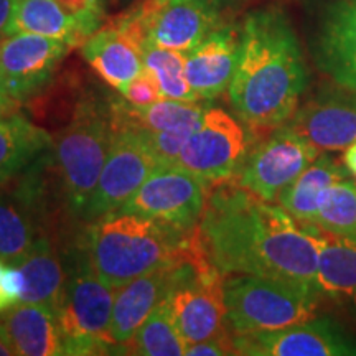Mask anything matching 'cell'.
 <instances>
[{
  "label": "cell",
  "instance_id": "cell-8",
  "mask_svg": "<svg viewBox=\"0 0 356 356\" xmlns=\"http://www.w3.org/2000/svg\"><path fill=\"white\" fill-rule=\"evenodd\" d=\"M210 185L177 165H162L115 213H134L193 233L202 220Z\"/></svg>",
  "mask_w": 356,
  "mask_h": 356
},
{
  "label": "cell",
  "instance_id": "cell-15",
  "mask_svg": "<svg viewBox=\"0 0 356 356\" xmlns=\"http://www.w3.org/2000/svg\"><path fill=\"white\" fill-rule=\"evenodd\" d=\"M241 32L218 26L197 48L185 53V73L200 99H215L228 91L236 73Z\"/></svg>",
  "mask_w": 356,
  "mask_h": 356
},
{
  "label": "cell",
  "instance_id": "cell-10",
  "mask_svg": "<svg viewBox=\"0 0 356 356\" xmlns=\"http://www.w3.org/2000/svg\"><path fill=\"white\" fill-rule=\"evenodd\" d=\"M320 154L310 142L284 124L244 159L236 181L259 198L274 203Z\"/></svg>",
  "mask_w": 356,
  "mask_h": 356
},
{
  "label": "cell",
  "instance_id": "cell-3",
  "mask_svg": "<svg viewBox=\"0 0 356 356\" xmlns=\"http://www.w3.org/2000/svg\"><path fill=\"white\" fill-rule=\"evenodd\" d=\"M193 233L134 213H113L88 228L84 257L113 289L172 266L188 252Z\"/></svg>",
  "mask_w": 356,
  "mask_h": 356
},
{
  "label": "cell",
  "instance_id": "cell-31",
  "mask_svg": "<svg viewBox=\"0 0 356 356\" xmlns=\"http://www.w3.org/2000/svg\"><path fill=\"white\" fill-rule=\"evenodd\" d=\"M56 2L76 22L84 43L101 29L102 15H104L101 0H56Z\"/></svg>",
  "mask_w": 356,
  "mask_h": 356
},
{
  "label": "cell",
  "instance_id": "cell-39",
  "mask_svg": "<svg viewBox=\"0 0 356 356\" xmlns=\"http://www.w3.org/2000/svg\"><path fill=\"white\" fill-rule=\"evenodd\" d=\"M159 2H162V3H170V2H178V0H159Z\"/></svg>",
  "mask_w": 356,
  "mask_h": 356
},
{
  "label": "cell",
  "instance_id": "cell-34",
  "mask_svg": "<svg viewBox=\"0 0 356 356\" xmlns=\"http://www.w3.org/2000/svg\"><path fill=\"white\" fill-rule=\"evenodd\" d=\"M17 6H19V0H0V38L7 37L10 32Z\"/></svg>",
  "mask_w": 356,
  "mask_h": 356
},
{
  "label": "cell",
  "instance_id": "cell-20",
  "mask_svg": "<svg viewBox=\"0 0 356 356\" xmlns=\"http://www.w3.org/2000/svg\"><path fill=\"white\" fill-rule=\"evenodd\" d=\"M348 175L350 173L345 165H340L327 152L320 154L279 195L277 204L302 229H309L310 226H314L320 204L328 188H332L337 181L348 178Z\"/></svg>",
  "mask_w": 356,
  "mask_h": 356
},
{
  "label": "cell",
  "instance_id": "cell-25",
  "mask_svg": "<svg viewBox=\"0 0 356 356\" xmlns=\"http://www.w3.org/2000/svg\"><path fill=\"white\" fill-rule=\"evenodd\" d=\"M126 101V99H124ZM207 108L200 101L160 99L149 106H132L131 102H114L111 108L114 131H167V129L202 122Z\"/></svg>",
  "mask_w": 356,
  "mask_h": 356
},
{
  "label": "cell",
  "instance_id": "cell-26",
  "mask_svg": "<svg viewBox=\"0 0 356 356\" xmlns=\"http://www.w3.org/2000/svg\"><path fill=\"white\" fill-rule=\"evenodd\" d=\"M22 32L63 40L70 48L84 44L76 22L56 0H19L8 35Z\"/></svg>",
  "mask_w": 356,
  "mask_h": 356
},
{
  "label": "cell",
  "instance_id": "cell-27",
  "mask_svg": "<svg viewBox=\"0 0 356 356\" xmlns=\"http://www.w3.org/2000/svg\"><path fill=\"white\" fill-rule=\"evenodd\" d=\"M186 341L178 330L167 297L150 312L132 338L119 346L127 355L181 356L186 355Z\"/></svg>",
  "mask_w": 356,
  "mask_h": 356
},
{
  "label": "cell",
  "instance_id": "cell-1",
  "mask_svg": "<svg viewBox=\"0 0 356 356\" xmlns=\"http://www.w3.org/2000/svg\"><path fill=\"white\" fill-rule=\"evenodd\" d=\"M195 239L225 277L251 274L317 287V248L312 234L279 204L238 181L210 185Z\"/></svg>",
  "mask_w": 356,
  "mask_h": 356
},
{
  "label": "cell",
  "instance_id": "cell-37",
  "mask_svg": "<svg viewBox=\"0 0 356 356\" xmlns=\"http://www.w3.org/2000/svg\"><path fill=\"white\" fill-rule=\"evenodd\" d=\"M343 165L350 175L356 178V142L343 150Z\"/></svg>",
  "mask_w": 356,
  "mask_h": 356
},
{
  "label": "cell",
  "instance_id": "cell-24",
  "mask_svg": "<svg viewBox=\"0 0 356 356\" xmlns=\"http://www.w3.org/2000/svg\"><path fill=\"white\" fill-rule=\"evenodd\" d=\"M51 147L50 134L25 118H0V181L29 170Z\"/></svg>",
  "mask_w": 356,
  "mask_h": 356
},
{
  "label": "cell",
  "instance_id": "cell-13",
  "mask_svg": "<svg viewBox=\"0 0 356 356\" xmlns=\"http://www.w3.org/2000/svg\"><path fill=\"white\" fill-rule=\"evenodd\" d=\"M323 92L299 109L286 122L320 152H343L356 142V95Z\"/></svg>",
  "mask_w": 356,
  "mask_h": 356
},
{
  "label": "cell",
  "instance_id": "cell-11",
  "mask_svg": "<svg viewBox=\"0 0 356 356\" xmlns=\"http://www.w3.org/2000/svg\"><path fill=\"white\" fill-rule=\"evenodd\" d=\"M236 355L356 356V338L328 317L249 333H233Z\"/></svg>",
  "mask_w": 356,
  "mask_h": 356
},
{
  "label": "cell",
  "instance_id": "cell-12",
  "mask_svg": "<svg viewBox=\"0 0 356 356\" xmlns=\"http://www.w3.org/2000/svg\"><path fill=\"white\" fill-rule=\"evenodd\" d=\"M71 50L63 40L35 33H12L0 38V73L13 99L24 102L43 91L61 60Z\"/></svg>",
  "mask_w": 356,
  "mask_h": 356
},
{
  "label": "cell",
  "instance_id": "cell-35",
  "mask_svg": "<svg viewBox=\"0 0 356 356\" xmlns=\"http://www.w3.org/2000/svg\"><path fill=\"white\" fill-rule=\"evenodd\" d=\"M17 102L13 97L8 95V91L6 89V84H3L2 79V73H0V118H6V115H12V111L17 108Z\"/></svg>",
  "mask_w": 356,
  "mask_h": 356
},
{
  "label": "cell",
  "instance_id": "cell-22",
  "mask_svg": "<svg viewBox=\"0 0 356 356\" xmlns=\"http://www.w3.org/2000/svg\"><path fill=\"white\" fill-rule=\"evenodd\" d=\"M83 58L108 86L121 89L144 68L142 53L113 24H108L83 44Z\"/></svg>",
  "mask_w": 356,
  "mask_h": 356
},
{
  "label": "cell",
  "instance_id": "cell-6",
  "mask_svg": "<svg viewBox=\"0 0 356 356\" xmlns=\"http://www.w3.org/2000/svg\"><path fill=\"white\" fill-rule=\"evenodd\" d=\"M115 289L102 280L86 257L78 259L66 282L65 299L58 312L65 355L118 353L111 335Z\"/></svg>",
  "mask_w": 356,
  "mask_h": 356
},
{
  "label": "cell",
  "instance_id": "cell-14",
  "mask_svg": "<svg viewBox=\"0 0 356 356\" xmlns=\"http://www.w3.org/2000/svg\"><path fill=\"white\" fill-rule=\"evenodd\" d=\"M317 63L337 86L356 95V0H335L323 13Z\"/></svg>",
  "mask_w": 356,
  "mask_h": 356
},
{
  "label": "cell",
  "instance_id": "cell-23",
  "mask_svg": "<svg viewBox=\"0 0 356 356\" xmlns=\"http://www.w3.org/2000/svg\"><path fill=\"white\" fill-rule=\"evenodd\" d=\"M37 202L20 188L0 191V261L17 266L42 238L37 221Z\"/></svg>",
  "mask_w": 356,
  "mask_h": 356
},
{
  "label": "cell",
  "instance_id": "cell-18",
  "mask_svg": "<svg viewBox=\"0 0 356 356\" xmlns=\"http://www.w3.org/2000/svg\"><path fill=\"white\" fill-rule=\"evenodd\" d=\"M17 355L58 356L65 355L63 335L58 315L40 304L13 305L0 314Z\"/></svg>",
  "mask_w": 356,
  "mask_h": 356
},
{
  "label": "cell",
  "instance_id": "cell-4",
  "mask_svg": "<svg viewBox=\"0 0 356 356\" xmlns=\"http://www.w3.org/2000/svg\"><path fill=\"white\" fill-rule=\"evenodd\" d=\"M225 305L233 333L275 330L317 317L322 292L293 280L233 274L225 277Z\"/></svg>",
  "mask_w": 356,
  "mask_h": 356
},
{
  "label": "cell",
  "instance_id": "cell-5",
  "mask_svg": "<svg viewBox=\"0 0 356 356\" xmlns=\"http://www.w3.org/2000/svg\"><path fill=\"white\" fill-rule=\"evenodd\" d=\"M113 136L111 111L106 113L96 102H83L58 137L55 160L65 200L73 215L86 216Z\"/></svg>",
  "mask_w": 356,
  "mask_h": 356
},
{
  "label": "cell",
  "instance_id": "cell-16",
  "mask_svg": "<svg viewBox=\"0 0 356 356\" xmlns=\"http://www.w3.org/2000/svg\"><path fill=\"white\" fill-rule=\"evenodd\" d=\"M220 26L216 8L208 0L155 3L149 43L181 53L197 48Z\"/></svg>",
  "mask_w": 356,
  "mask_h": 356
},
{
  "label": "cell",
  "instance_id": "cell-29",
  "mask_svg": "<svg viewBox=\"0 0 356 356\" xmlns=\"http://www.w3.org/2000/svg\"><path fill=\"white\" fill-rule=\"evenodd\" d=\"M312 228L356 239V181L343 178L328 188Z\"/></svg>",
  "mask_w": 356,
  "mask_h": 356
},
{
  "label": "cell",
  "instance_id": "cell-28",
  "mask_svg": "<svg viewBox=\"0 0 356 356\" xmlns=\"http://www.w3.org/2000/svg\"><path fill=\"white\" fill-rule=\"evenodd\" d=\"M142 61H144V68L157 78L160 91L165 99L202 101L186 79L185 53L149 43L142 53Z\"/></svg>",
  "mask_w": 356,
  "mask_h": 356
},
{
  "label": "cell",
  "instance_id": "cell-17",
  "mask_svg": "<svg viewBox=\"0 0 356 356\" xmlns=\"http://www.w3.org/2000/svg\"><path fill=\"white\" fill-rule=\"evenodd\" d=\"M172 279L173 264L142 274L115 289L111 335L118 350L131 340L150 312L168 296Z\"/></svg>",
  "mask_w": 356,
  "mask_h": 356
},
{
  "label": "cell",
  "instance_id": "cell-36",
  "mask_svg": "<svg viewBox=\"0 0 356 356\" xmlns=\"http://www.w3.org/2000/svg\"><path fill=\"white\" fill-rule=\"evenodd\" d=\"M7 266L8 264H6V262L0 261V314L13 307V302L10 300V297H8L6 291H3V274H6Z\"/></svg>",
  "mask_w": 356,
  "mask_h": 356
},
{
  "label": "cell",
  "instance_id": "cell-9",
  "mask_svg": "<svg viewBox=\"0 0 356 356\" xmlns=\"http://www.w3.org/2000/svg\"><path fill=\"white\" fill-rule=\"evenodd\" d=\"M246 152L248 136L239 121L222 109L210 108L186 140L175 165L215 185L231 180L239 172Z\"/></svg>",
  "mask_w": 356,
  "mask_h": 356
},
{
  "label": "cell",
  "instance_id": "cell-19",
  "mask_svg": "<svg viewBox=\"0 0 356 356\" xmlns=\"http://www.w3.org/2000/svg\"><path fill=\"white\" fill-rule=\"evenodd\" d=\"M305 231L317 248L318 291L356 309V239L315 228Z\"/></svg>",
  "mask_w": 356,
  "mask_h": 356
},
{
  "label": "cell",
  "instance_id": "cell-2",
  "mask_svg": "<svg viewBox=\"0 0 356 356\" xmlns=\"http://www.w3.org/2000/svg\"><path fill=\"white\" fill-rule=\"evenodd\" d=\"M307 84L304 55L286 13L277 8L249 13L228 88L236 115L257 131L277 129L299 109Z\"/></svg>",
  "mask_w": 356,
  "mask_h": 356
},
{
  "label": "cell",
  "instance_id": "cell-21",
  "mask_svg": "<svg viewBox=\"0 0 356 356\" xmlns=\"http://www.w3.org/2000/svg\"><path fill=\"white\" fill-rule=\"evenodd\" d=\"M22 274V296L24 304H40L51 309L58 315L65 299L68 275L58 256L56 249L42 236L32 251L17 264Z\"/></svg>",
  "mask_w": 356,
  "mask_h": 356
},
{
  "label": "cell",
  "instance_id": "cell-38",
  "mask_svg": "<svg viewBox=\"0 0 356 356\" xmlns=\"http://www.w3.org/2000/svg\"><path fill=\"white\" fill-rule=\"evenodd\" d=\"M15 348H13L10 338L3 325L0 323V356H15Z\"/></svg>",
  "mask_w": 356,
  "mask_h": 356
},
{
  "label": "cell",
  "instance_id": "cell-32",
  "mask_svg": "<svg viewBox=\"0 0 356 356\" xmlns=\"http://www.w3.org/2000/svg\"><path fill=\"white\" fill-rule=\"evenodd\" d=\"M121 95L132 106H149L163 99L157 78L147 68H142L140 73L121 89Z\"/></svg>",
  "mask_w": 356,
  "mask_h": 356
},
{
  "label": "cell",
  "instance_id": "cell-33",
  "mask_svg": "<svg viewBox=\"0 0 356 356\" xmlns=\"http://www.w3.org/2000/svg\"><path fill=\"white\" fill-rule=\"evenodd\" d=\"M186 355H190V356L236 355L234 335H231L229 332H225V333H221V335L208 338V340L188 345L186 346Z\"/></svg>",
  "mask_w": 356,
  "mask_h": 356
},
{
  "label": "cell",
  "instance_id": "cell-7",
  "mask_svg": "<svg viewBox=\"0 0 356 356\" xmlns=\"http://www.w3.org/2000/svg\"><path fill=\"white\" fill-rule=\"evenodd\" d=\"M159 167L162 163L144 132L136 129L114 131L108 159L84 218L96 221L121 210Z\"/></svg>",
  "mask_w": 356,
  "mask_h": 356
},
{
  "label": "cell",
  "instance_id": "cell-30",
  "mask_svg": "<svg viewBox=\"0 0 356 356\" xmlns=\"http://www.w3.org/2000/svg\"><path fill=\"white\" fill-rule=\"evenodd\" d=\"M198 124H188V126H180L167 129V131H142L145 134L147 140L152 147L154 154L157 155L162 165H175L181 150L190 139L191 134L197 131Z\"/></svg>",
  "mask_w": 356,
  "mask_h": 356
}]
</instances>
